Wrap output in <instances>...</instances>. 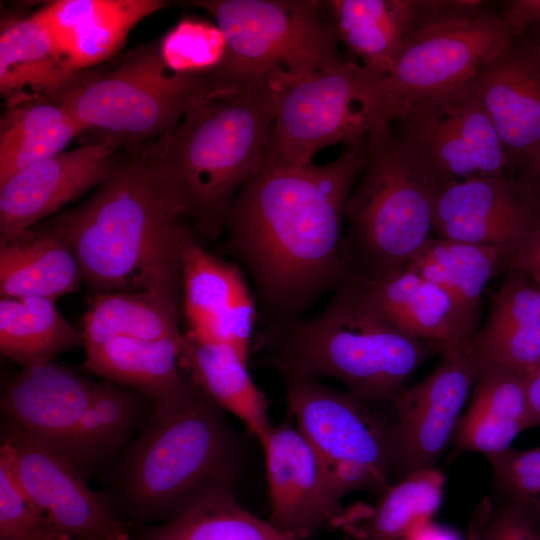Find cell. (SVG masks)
I'll list each match as a JSON object with an SVG mask.
<instances>
[{
  "label": "cell",
  "instance_id": "obj_1",
  "mask_svg": "<svg viewBox=\"0 0 540 540\" xmlns=\"http://www.w3.org/2000/svg\"><path fill=\"white\" fill-rule=\"evenodd\" d=\"M366 159L367 137L322 165L264 161L238 192L225 247L251 277L268 322L303 317L341 283L345 206Z\"/></svg>",
  "mask_w": 540,
  "mask_h": 540
},
{
  "label": "cell",
  "instance_id": "obj_2",
  "mask_svg": "<svg viewBox=\"0 0 540 540\" xmlns=\"http://www.w3.org/2000/svg\"><path fill=\"white\" fill-rule=\"evenodd\" d=\"M124 150L87 199L45 226L70 244L96 293L142 292L182 308L184 205L146 144Z\"/></svg>",
  "mask_w": 540,
  "mask_h": 540
},
{
  "label": "cell",
  "instance_id": "obj_3",
  "mask_svg": "<svg viewBox=\"0 0 540 540\" xmlns=\"http://www.w3.org/2000/svg\"><path fill=\"white\" fill-rule=\"evenodd\" d=\"M273 119L267 75L194 104L173 131L146 144L203 238L225 233L238 192L265 161Z\"/></svg>",
  "mask_w": 540,
  "mask_h": 540
},
{
  "label": "cell",
  "instance_id": "obj_4",
  "mask_svg": "<svg viewBox=\"0 0 540 540\" xmlns=\"http://www.w3.org/2000/svg\"><path fill=\"white\" fill-rule=\"evenodd\" d=\"M445 348L402 333L341 289L314 317L267 322L252 346L283 378H334L379 403H390Z\"/></svg>",
  "mask_w": 540,
  "mask_h": 540
},
{
  "label": "cell",
  "instance_id": "obj_5",
  "mask_svg": "<svg viewBox=\"0 0 540 540\" xmlns=\"http://www.w3.org/2000/svg\"><path fill=\"white\" fill-rule=\"evenodd\" d=\"M223 413L190 377L155 405L122 471L123 496L134 513L170 520L212 492L234 490L240 448Z\"/></svg>",
  "mask_w": 540,
  "mask_h": 540
},
{
  "label": "cell",
  "instance_id": "obj_6",
  "mask_svg": "<svg viewBox=\"0 0 540 540\" xmlns=\"http://www.w3.org/2000/svg\"><path fill=\"white\" fill-rule=\"evenodd\" d=\"M439 184L411 156L390 126L367 135V159L345 206L343 277L405 267L431 237Z\"/></svg>",
  "mask_w": 540,
  "mask_h": 540
},
{
  "label": "cell",
  "instance_id": "obj_7",
  "mask_svg": "<svg viewBox=\"0 0 540 540\" xmlns=\"http://www.w3.org/2000/svg\"><path fill=\"white\" fill-rule=\"evenodd\" d=\"M219 90L210 74H176L162 63L157 44H143L107 68L86 70L58 97L94 142L120 150L142 146L173 131L196 103Z\"/></svg>",
  "mask_w": 540,
  "mask_h": 540
},
{
  "label": "cell",
  "instance_id": "obj_8",
  "mask_svg": "<svg viewBox=\"0 0 540 540\" xmlns=\"http://www.w3.org/2000/svg\"><path fill=\"white\" fill-rule=\"evenodd\" d=\"M227 41L221 66L210 73L221 91L239 89L279 68L309 74L346 59L319 0H196Z\"/></svg>",
  "mask_w": 540,
  "mask_h": 540
},
{
  "label": "cell",
  "instance_id": "obj_9",
  "mask_svg": "<svg viewBox=\"0 0 540 540\" xmlns=\"http://www.w3.org/2000/svg\"><path fill=\"white\" fill-rule=\"evenodd\" d=\"M288 412L318 454L338 495H382L392 485L396 417L391 403L363 399L317 379L285 377Z\"/></svg>",
  "mask_w": 540,
  "mask_h": 540
},
{
  "label": "cell",
  "instance_id": "obj_10",
  "mask_svg": "<svg viewBox=\"0 0 540 540\" xmlns=\"http://www.w3.org/2000/svg\"><path fill=\"white\" fill-rule=\"evenodd\" d=\"M520 37L513 25L491 11L412 31L387 75L363 92L370 131L390 126L422 101L465 85Z\"/></svg>",
  "mask_w": 540,
  "mask_h": 540
},
{
  "label": "cell",
  "instance_id": "obj_11",
  "mask_svg": "<svg viewBox=\"0 0 540 540\" xmlns=\"http://www.w3.org/2000/svg\"><path fill=\"white\" fill-rule=\"evenodd\" d=\"M274 102L265 161L279 168L312 163L319 151L367 137L362 97L373 82L354 60L309 74L276 68L268 74Z\"/></svg>",
  "mask_w": 540,
  "mask_h": 540
},
{
  "label": "cell",
  "instance_id": "obj_12",
  "mask_svg": "<svg viewBox=\"0 0 540 540\" xmlns=\"http://www.w3.org/2000/svg\"><path fill=\"white\" fill-rule=\"evenodd\" d=\"M397 137L439 184L506 173L509 157L478 99L465 85L415 105Z\"/></svg>",
  "mask_w": 540,
  "mask_h": 540
},
{
  "label": "cell",
  "instance_id": "obj_13",
  "mask_svg": "<svg viewBox=\"0 0 540 540\" xmlns=\"http://www.w3.org/2000/svg\"><path fill=\"white\" fill-rule=\"evenodd\" d=\"M480 371L469 339L454 343L442 351L428 376L393 398L392 484L414 472L438 467L453 444Z\"/></svg>",
  "mask_w": 540,
  "mask_h": 540
},
{
  "label": "cell",
  "instance_id": "obj_14",
  "mask_svg": "<svg viewBox=\"0 0 540 540\" xmlns=\"http://www.w3.org/2000/svg\"><path fill=\"white\" fill-rule=\"evenodd\" d=\"M0 459L26 495L70 540H132L65 455L5 420Z\"/></svg>",
  "mask_w": 540,
  "mask_h": 540
},
{
  "label": "cell",
  "instance_id": "obj_15",
  "mask_svg": "<svg viewBox=\"0 0 540 540\" xmlns=\"http://www.w3.org/2000/svg\"><path fill=\"white\" fill-rule=\"evenodd\" d=\"M260 444L265 453L268 521L296 540H306L324 528H338L346 512L343 499L292 418L272 425Z\"/></svg>",
  "mask_w": 540,
  "mask_h": 540
},
{
  "label": "cell",
  "instance_id": "obj_16",
  "mask_svg": "<svg viewBox=\"0 0 540 540\" xmlns=\"http://www.w3.org/2000/svg\"><path fill=\"white\" fill-rule=\"evenodd\" d=\"M540 223V198L507 173L474 177L444 187L432 221L435 236L516 249Z\"/></svg>",
  "mask_w": 540,
  "mask_h": 540
},
{
  "label": "cell",
  "instance_id": "obj_17",
  "mask_svg": "<svg viewBox=\"0 0 540 540\" xmlns=\"http://www.w3.org/2000/svg\"><path fill=\"white\" fill-rule=\"evenodd\" d=\"M241 266L204 249L190 230L182 243V309L188 331L231 346L249 360L258 318Z\"/></svg>",
  "mask_w": 540,
  "mask_h": 540
},
{
  "label": "cell",
  "instance_id": "obj_18",
  "mask_svg": "<svg viewBox=\"0 0 540 540\" xmlns=\"http://www.w3.org/2000/svg\"><path fill=\"white\" fill-rule=\"evenodd\" d=\"M120 149L90 142L25 167L0 183V239L29 230L64 205L97 188Z\"/></svg>",
  "mask_w": 540,
  "mask_h": 540
},
{
  "label": "cell",
  "instance_id": "obj_19",
  "mask_svg": "<svg viewBox=\"0 0 540 540\" xmlns=\"http://www.w3.org/2000/svg\"><path fill=\"white\" fill-rule=\"evenodd\" d=\"M337 289L350 294L402 333L448 346L469 339L478 315L463 310L440 287L408 267L348 278Z\"/></svg>",
  "mask_w": 540,
  "mask_h": 540
},
{
  "label": "cell",
  "instance_id": "obj_20",
  "mask_svg": "<svg viewBox=\"0 0 540 540\" xmlns=\"http://www.w3.org/2000/svg\"><path fill=\"white\" fill-rule=\"evenodd\" d=\"M97 383L72 369L44 360L22 367L5 385V420L66 456L68 444Z\"/></svg>",
  "mask_w": 540,
  "mask_h": 540
},
{
  "label": "cell",
  "instance_id": "obj_21",
  "mask_svg": "<svg viewBox=\"0 0 540 540\" xmlns=\"http://www.w3.org/2000/svg\"><path fill=\"white\" fill-rule=\"evenodd\" d=\"M169 4L163 0H57L33 14L48 29L68 66L82 72L112 59L141 20Z\"/></svg>",
  "mask_w": 540,
  "mask_h": 540
},
{
  "label": "cell",
  "instance_id": "obj_22",
  "mask_svg": "<svg viewBox=\"0 0 540 540\" xmlns=\"http://www.w3.org/2000/svg\"><path fill=\"white\" fill-rule=\"evenodd\" d=\"M466 87L483 106L510 166H518L540 145L539 67L516 40Z\"/></svg>",
  "mask_w": 540,
  "mask_h": 540
},
{
  "label": "cell",
  "instance_id": "obj_23",
  "mask_svg": "<svg viewBox=\"0 0 540 540\" xmlns=\"http://www.w3.org/2000/svg\"><path fill=\"white\" fill-rule=\"evenodd\" d=\"M62 58L50 32L34 14L6 15L0 24V93L6 106L57 99L82 78Z\"/></svg>",
  "mask_w": 540,
  "mask_h": 540
},
{
  "label": "cell",
  "instance_id": "obj_24",
  "mask_svg": "<svg viewBox=\"0 0 540 540\" xmlns=\"http://www.w3.org/2000/svg\"><path fill=\"white\" fill-rule=\"evenodd\" d=\"M469 343L481 371L495 367L526 376L540 363V289L526 273L508 270Z\"/></svg>",
  "mask_w": 540,
  "mask_h": 540
},
{
  "label": "cell",
  "instance_id": "obj_25",
  "mask_svg": "<svg viewBox=\"0 0 540 540\" xmlns=\"http://www.w3.org/2000/svg\"><path fill=\"white\" fill-rule=\"evenodd\" d=\"M181 366L218 407L237 417L261 443L272 425L268 401L248 370V359L229 345L190 331L180 340Z\"/></svg>",
  "mask_w": 540,
  "mask_h": 540
},
{
  "label": "cell",
  "instance_id": "obj_26",
  "mask_svg": "<svg viewBox=\"0 0 540 540\" xmlns=\"http://www.w3.org/2000/svg\"><path fill=\"white\" fill-rule=\"evenodd\" d=\"M83 281L72 247L53 229L43 225L0 239L1 297L55 301L78 291Z\"/></svg>",
  "mask_w": 540,
  "mask_h": 540
},
{
  "label": "cell",
  "instance_id": "obj_27",
  "mask_svg": "<svg viewBox=\"0 0 540 540\" xmlns=\"http://www.w3.org/2000/svg\"><path fill=\"white\" fill-rule=\"evenodd\" d=\"M324 5L339 42L373 81L387 75L416 28L418 0H329Z\"/></svg>",
  "mask_w": 540,
  "mask_h": 540
},
{
  "label": "cell",
  "instance_id": "obj_28",
  "mask_svg": "<svg viewBox=\"0 0 540 540\" xmlns=\"http://www.w3.org/2000/svg\"><path fill=\"white\" fill-rule=\"evenodd\" d=\"M528 428L531 423L525 376L502 368H485L459 422L452 444L454 454L501 453Z\"/></svg>",
  "mask_w": 540,
  "mask_h": 540
},
{
  "label": "cell",
  "instance_id": "obj_29",
  "mask_svg": "<svg viewBox=\"0 0 540 540\" xmlns=\"http://www.w3.org/2000/svg\"><path fill=\"white\" fill-rule=\"evenodd\" d=\"M180 340L117 337L86 350L84 368L107 382L138 390L156 405L189 379L181 368Z\"/></svg>",
  "mask_w": 540,
  "mask_h": 540
},
{
  "label": "cell",
  "instance_id": "obj_30",
  "mask_svg": "<svg viewBox=\"0 0 540 540\" xmlns=\"http://www.w3.org/2000/svg\"><path fill=\"white\" fill-rule=\"evenodd\" d=\"M445 481L438 467L414 472L392 484L374 506L346 509L338 528L347 540H404L417 525L432 520Z\"/></svg>",
  "mask_w": 540,
  "mask_h": 540
},
{
  "label": "cell",
  "instance_id": "obj_31",
  "mask_svg": "<svg viewBox=\"0 0 540 540\" xmlns=\"http://www.w3.org/2000/svg\"><path fill=\"white\" fill-rule=\"evenodd\" d=\"M515 249L430 237L406 264L445 291L463 310L479 316L487 283L507 264Z\"/></svg>",
  "mask_w": 540,
  "mask_h": 540
},
{
  "label": "cell",
  "instance_id": "obj_32",
  "mask_svg": "<svg viewBox=\"0 0 540 540\" xmlns=\"http://www.w3.org/2000/svg\"><path fill=\"white\" fill-rule=\"evenodd\" d=\"M85 130L56 99L7 107L0 121V183L19 170L65 151Z\"/></svg>",
  "mask_w": 540,
  "mask_h": 540
},
{
  "label": "cell",
  "instance_id": "obj_33",
  "mask_svg": "<svg viewBox=\"0 0 540 540\" xmlns=\"http://www.w3.org/2000/svg\"><path fill=\"white\" fill-rule=\"evenodd\" d=\"M81 346L82 331L66 320L55 301L1 297L0 351L5 357L24 367Z\"/></svg>",
  "mask_w": 540,
  "mask_h": 540
},
{
  "label": "cell",
  "instance_id": "obj_34",
  "mask_svg": "<svg viewBox=\"0 0 540 540\" xmlns=\"http://www.w3.org/2000/svg\"><path fill=\"white\" fill-rule=\"evenodd\" d=\"M181 307L142 292L97 294L83 318L85 350L117 337L178 339Z\"/></svg>",
  "mask_w": 540,
  "mask_h": 540
},
{
  "label": "cell",
  "instance_id": "obj_35",
  "mask_svg": "<svg viewBox=\"0 0 540 540\" xmlns=\"http://www.w3.org/2000/svg\"><path fill=\"white\" fill-rule=\"evenodd\" d=\"M139 540H296L244 509L233 489L212 492Z\"/></svg>",
  "mask_w": 540,
  "mask_h": 540
},
{
  "label": "cell",
  "instance_id": "obj_36",
  "mask_svg": "<svg viewBox=\"0 0 540 540\" xmlns=\"http://www.w3.org/2000/svg\"><path fill=\"white\" fill-rule=\"evenodd\" d=\"M139 414L137 397L124 387L97 383L95 393L68 444L66 456L87 474L128 437Z\"/></svg>",
  "mask_w": 540,
  "mask_h": 540
},
{
  "label": "cell",
  "instance_id": "obj_37",
  "mask_svg": "<svg viewBox=\"0 0 540 540\" xmlns=\"http://www.w3.org/2000/svg\"><path fill=\"white\" fill-rule=\"evenodd\" d=\"M164 66L176 74H210L223 63L227 41L216 23L181 18L157 44Z\"/></svg>",
  "mask_w": 540,
  "mask_h": 540
},
{
  "label": "cell",
  "instance_id": "obj_38",
  "mask_svg": "<svg viewBox=\"0 0 540 540\" xmlns=\"http://www.w3.org/2000/svg\"><path fill=\"white\" fill-rule=\"evenodd\" d=\"M0 540H70L26 495L0 459Z\"/></svg>",
  "mask_w": 540,
  "mask_h": 540
},
{
  "label": "cell",
  "instance_id": "obj_39",
  "mask_svg": "<svg viewBox=\"0 0 540 540\" xmlns=\"http://www.w3.org/2000/svg\"><path fill=\"white\" fill-rule=\"evenodd\" d=\"M492 468V494L527 508L540 523V446L485 456Z\"/></svg>",
  "mask_w": 540,
  "mask_h": 540
},
{
  "label": "cell",
  "instance_id": "obj_40",
  "mask_svg": "<svg viewBox=\"0 0 540 540\" xmlns=\"http://www.w3.org/2000/svg\"><path fill=\"white\" fill-rule=\"evenodd\" d=\"M537 525L527 508L491 493L474 510L465 540H540Z\"/></svg>",
  "mask_w": 540,
  "mask_h": 540
},
{
  "label": "cell",
  "instance_id": "obj_41",
  "mask_svg": "<svg viewBox=\"0 0 540 540\" xmlns=\"http://www.w3.org/2000/svg\"><path fill=\"white\" fill-rule=\"evenodd\" d=\"M490 5L484 0H418L416 29L474 19Z\"/></svg>",
  "mask_w": 540,
  "mask_h": 540
},
{
  "label": "cell",
  "instance_id": "obj_42",
  "mask_svg": "<svg viewBox=\"0 0 540 540\" xmlns=\"http://www.w3.org/2000/svg\"><path fill=\"white\" fill-rule=\"evenodd\" d=\"M500 15L522 36L528 29L540 28V0L507 1Z\"/></svg>",
  "mask_w": 540,
  "mask_h": 540
},
{
  "label": "cell",
  "instance_id": "obj_43",
  "mask_svg": "<svg viewBox=\"0 0 540 540\" xmlns=\"http://www.w3.org/2000/svg\"><path fill=\"white\" fill-rule=\"evenodd\" d=\"M506 269L522 271L527 275L540 274V223L516 249Z\"/></svg>",
  "mask_w": 540,
  "mask_h": 540
},
{
  "label": "cell",
  "instance_id": "obj_44",
  "mask_svg": "<svg viewBox=\"0 0 540 540\" xmlns=\"http://www.w3.org/2000/svg\"><path fill=\"white\" fill-rule=\"evenodd\" d=\"M404 540H465L456 530L432 520L417 525Z\"/></svg>",
  "mask_w": 540,
  "mask_h": 540
},
{
  "label": "cell",
  "instance_id": "obj_45",
  "mask_svg": "<svg viewBox=\"0 0 540 540\" xmlns=\"http://www.w3.org/2000/svg\"><path fill=\"white\" fill-rule=\"evenodd\" d=\"M531 427L540 426V363L525 376Z\"/></svg>",
  "mask_w": 540,
  "mask_h": 540
},
{
  "label": "cell",
  "instance_id": "obj_46",
  "mask_svg": "<svg viewBox=\"0 0 540 540\" xmlns=\"http://www.w3.org/2000/svg\"><path fill=\"white\" fill-rule=\"evenodd\" d=\"M518 178L540 198V145L518 166Z\"/></svg>",
  "mask_w": 540,
  "mask_h": 540
},
{
  "label": "cell",
  "instance_id": "obj_47",
  "mask_svg": "<svg viewBox=\"0 0 540 540\" xmlns=\"http://www.w3.org/2000/svg\"><path fill=\"white\" fill-rule=\"evenodd\" d=\"M540 69V28H531L530 33H524L517 39Z\"/></svg>",
  "mask_w": 540,
  "mask_h": 540
},
{
  "label": "cell",
  "instance_id": "obj_48",
  "mask_svg": "<svg viewBox=\"0 0 540 540\" xmlns=\"http://www.w3.org/2000/svg\"><path fill=\"white\" fill-rule=\"evenodd\" d=\"M534 284L540 289V274L528 275Z\"/></svg>",
  "mask_w": 540,
  "mask_h": 540
},
{
  "label": "cell",
  "instance_id": "obj_49",
  "mask_svg": "<svg viewBox=\"0 0 540 540\" xmlns=\"http://www.w3.org/2000/svg\"><path fill=\"white\" fill-rule=\"evenodd\" d=\"M537 533H538V536L540 538V523L537 525Z\"/></svg>",
  "mask_w": 540,
  "mask_h": 540
},
{
  "label": "cell",
  "instance_id": "obj_50",
  "mask_svg": "<svg viewBox=\"0 0 540 540\" xmlns=\"http://www.w3.org/2000/svg\"><path fill=\"white\" fill-rule=\"evenodd\" d=\"M344 540H346V539H344Z\"/></svg>",
  "mask_w": 540,
  "mask_h": 540
}]
</instances>
